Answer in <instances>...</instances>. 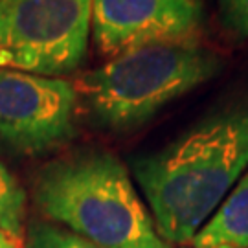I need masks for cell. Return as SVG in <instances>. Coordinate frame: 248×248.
<instances>
[{
	"mask_svg": "<svg viewBox=\"0 0 248 248\" xmlns=\"http://www.w3.org/2000/svg\"><path fill=\"white\" fill-rule=\"evenodd\" d=\"M72 81L0 68V149L35 156L76 134Z\"/></svg>",
	"mask_w": 248,
	"mask_h": 248,
	"instance_id": "cell-5",
	"label": "cell"
},
{
	"mask_svg": "<svg viewBox=\"0 0 248 248\" xmlns=\"http://www.w3.org/2000/svg\"><path fill=\"white\" fill-rule=\"evenodd\" d=\"M221 72L219 55L184 43H160L124 52L72 83L94 124L124 133L149 122L178 99Z\"/></svg>",
	"mask_w": 248,
	"mask_h": 248,
	"instance_id": "cell-3",
	"label": "cell"
},
{
	"mask_svg": "<svg viewBox=\"0 0 248 248\" xmlns=\"http://www.w3.org/2000/svg\"><path fill=\"white\" fill-rule=\"evenodd\" d=\"M33 201L53 224L101 248H173L112 153L78 151L46 164L33 182Z\"/></svg>",
	"mask_w": 248,
	"mask_h": 248,
	"instance_id": "cell-2",
	"label": "cell"
},
{
	"mask_svg": "<svg viewBox=\"0 0 248 248\" xmlns=\"http://www.w3.org/2000/svg\"><path fill=\"white\" fill-rule=\"evenodd\" d=\"M197 0H92L90 33L99 53H120L160 43H184L201 26Z\"/></svg>",
	"mask_w": 248,
	"mask_h": 248,
	"instance_id": "cell-6",
	"label": "cell"
},
{
	"mask_svg": "<svg viewBox=\"0 0 248 248\" xmlns=\"http://www.w3.org/2000/svg\"><path fill=\"white\" fill-rule=\"evenodd\" d=\"M187 245L195 248H248V169Z\"/></svg>",
	"mask_w": 248,
	"mask_h": 248,
	"instance_id": "cell-7",
	"label": "cell"
},
{
	"mask_svg": "<svg viewBox=\"0 0 248 248\" xmlns=\"http://www.w3.org/2000/svg\"><path fill=\"white\" fill-rule=\"evenodd\" d=\"M26 219V191L17 177L0 162V228L24 241Z\"/></svg>",
	"mask_w": 248,
	"mask_h": 248,
	"instance_id": "cell-8",
	"label": "cell"
},
{
	"mask_svg": "<svg viewBox=\"0 0 248 248\" xmlns=\"http://www.w3.org/2000/svg\"><path fill=\"white\" fill-rule=\"evenodd\" d=\"M22 248H101L53 222H33L24 232Z\"/></svg>",
	"mask_w": 248,
	"mask_h": 248,
	"instance_id": "cell-9",
	"label": "cell"
},
{
	"mask_svg": "<svg viewBox=\"0 0 248 248\" xmlns=\"http://www.w3.org/2000/svg\"><path fill=\"white\" fill-rule=\"evenodd\" d=\"M219 17L230 35L248 39V0H219Z\"/></svg>",
	"mask_w": 248,
	"mask_h": 248,
	"instance_id": "cell-10",
	"label": "cell"
},
{
	"mask_svg": "<svg viewBox=\"0 0 248 248\" xmlns=\"http://www.w3.org/2000/svg\"><path fill=\"white\" fill-rule=\"evenodd\" d=\"M180 248H195V247H191V245H182Z\"/></svg>",
	"mask_w": 248,
	"mask_h": 248,
	"instance_id": "cell-12",
	"label": "cell"
},
{
	"mask_svg": "<svg viewBox=\"0 0 248 248\" xmlns=\"http://www.w3.org/2000/svg\"><path fill=\"white\" fill-rule=\"evenodd\" d=\"M248 169V99L197 122L166 147L133 160L158 233L187 245Z\"/></svg>",
	"mask_w": 248,
	"mask_h": 248,
	"instance_id": "cell-1",
	"label": "cell"
},
{
	"mask_svg": "<svg viewBox=\"0 0 248 248\" xmlns=\"http://www.w3.org/2000/svg\"><path fill=\"white\" fill-rule=\"evenodd\" d=\"M0 248H22V241L15 239L13 235H9L0 228Z\"/></svg>",
	"mask_w": 248,
	"mask_h": 248,
	"instance_id": "cell-11",
	"label": "cell"
},
{
	"mask_svg": "<svg viewBox=\"0 0 248 248\" xmlns=\"http://www.w3.org/2000/svg\"><path fill=\"white\" fill-rule=\"evenodd\" d=\"M90 20L92 0H0V68L68 76L85 61Z\"/></svg>",
	"mask_w": 248,
	"mask_h": 248,
	"instance_id": "cell-4",
	"label": "cell"
}]
</instances>
